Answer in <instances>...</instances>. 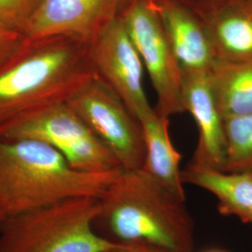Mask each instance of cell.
Returning a JSON list of instances; mask_svg holds the SVG:
<instances>
[{
  "label": "cell",
  "instance_id": "6da1fadb",
  "mask_svg": "<svg viewBox=\"0 0 252 252\" xmlns=\"http://www.w3.org/2000/svg\"><path fill=\"white\" fill-rule=\"evenodd\" d=\"M96 75L89 42L68 35L26 37L0 63V126L36 108L66 102Z\"/></svg>",
  "mask_w": 252,
  "mask_h": 252
},
{
  "label": "cell",
  "instance_id": "7a4b0ae2",
  "mask_svg": "<svg viewBox=\"0 0 252 252\" xmlns=\"http://www.w3.org/2000/svg\"><path fill=\"white\" fill-rule=\"evenodd\" d=\"M100 200V214L117 243L151 244L191 252L194 223L180 198L144 169L123 171Z\"/></svg>",
  "mask_w": 252,
  "mask_h": 252
},
{
  "label": "cell",
  "instance_id": "3957f363",
  "mask_svg": "<svg viewBox=\"0 0 252 252\" xmlns=\"http://www.w3.org/2000/svg\"><path fill=\"white\" fill-rule=\"evenodd\" d=\"M122 171H81L44 142L0 139V182L9 216L69 199L101 198Z\"/></svg>",
  "mask_w": 252,
  "mask_h": 252
},
{
  "label": "cell",
  "instance_id": "277c9868",
  "mask_svg": "<svg viewBox=\"0 0 252 252\" xmlns=\"http://www.w3.org/2000/svg\"><path fill=\"white\" fill-rule=\"evenodd\" d=\"M99 214V198L82 197L11 215L0 252H108L118 243L95 232Z\"/></svg>",
  "mask_w": 252,
  "mask_h": 252
},
{
  "label": "cell",
  "instance_id": "5b68a950",
  "mask_svg": "<svg viewBox=\"0 0 252 252\" xmlns=\"http://www.w3.org/2000/svg\"><path fill=\"white\" fill-rule=\"evenodd\" d=\"M0 139L44 142L81 171L107 173L123 169L114 153L67 102L36 108L0 126Z\"/></svg>",
  "mask_w": 252,
  "mask_h": 252
},
{
  "label": "cell",
  "instance_id": "8992f818",
  "mask_svg": "<svg viewBox=\"0 0 252 252\" xmlns=\"http://www.w3.org/2000/svg\"><path fill=\"white\" fill-rule=\"evenodd\" d=\"M120 17L149 74L163 117L185 112L183 72L166 36L154 0H126Z\"/></svg>",
  "mask_w": 252,
  "mask_h": 252
},
{
  "label": "cell",
  "instance_id": "52a82bcc",
  "mask_svg": "<svg viewBox=\"0 0 252 252\" xmlns=\"http://www.w3.org/2000/svg\"><path fill=\"white\" fill-rule=\"evenodd\" d=\"M66 102L114 153L124 170L143 167L146 148L140 121L98 75Z\"/></svg>",
  "mask_w": 252,
  "mask_h": 252
},
{
  "label": "cell",
  "instance_id": "ba28073f",
  "mask_svg": "<svg viewBox=\"0 0 252 252\" xmlns=\"http://www.w3.org/2000/svg\"><path fill=\"white\" fill-rule=\"evenodd\" d=\"M95 71L138 120L153 108L143 83L144 65L122 18L115 19L90 43Z\"/></svg>",
  "mask_w": 252,
  "mask_h": 252
},
{
  "label": "cell",
  "instance_id": "9c48e42d",
  "mask_svg": "<svg viewBox=\"0 0 252 252\" xmlns=\"http://www.w3.org/2000/svg\"><path fill=\"white\" fill-rule=\"evenodd\" d=\"M126 0H43L27 38L76 36L91 43L119 17Z\"/></svg>",
  "mask_w": 252,
  "mask_h": 252
},
{
  "label": "cell",
  "instance_id": "30bf717a",
  "mask_svg": "<svg viewBox=\"0 0 252 252\" xmlns=\"http://www.w3.org/2000/svg\"><path fill=\"white\" fill-rule=\"evenodd\" d=\"M182 98L185 111L198 128V143L190 162L223 170L226 159L224 119L218 106L207 73H183Z\"/></svg>",
  "mask_w": 252,
  "mask_h": 252
},
{
  "label": "cell",
  "instance_id": "8fae6325",
  "mask_svg": "<svg viewBox=\"0 0 252 252\" xmlns=\"http://www.w3.org/2000/svg\"><path fill=\"white\" fill-rule=\"evenodd\" d=\"M183 73L209 74L217 63L205 21L177 0H154Z\"/></svg>",
  "mask_w": 252,
  "mask_h": 252
},
{
  "label": "cell",
  "instance_id": "7c38bea8",
  "mask_svg": "<svg viewBox=\"0 0 252 252\" xmlns=\"http://www.w3.org/2000/svg\"><path fill=\"white\" fill-rule=\"evenodd\" d=\"M181 177L183 183L215 195L220 214L236 217L252 225V172H226L189 162L181 172Z\"/></svg>",
  "mask_w": 252,
  "mask_h": 252
},
{
  "label": "cell",
  "instance_id": "4fadbf2b",
  "mask_svg": "<svg viewBox=\"0 0 252 252\" xmlns=\"http://www.w3.org/2000/svg\"><path fill=\"white\" fill-rule=\"evenodd\" d=\"M220 62H252V3L240 0L203 17Z\"/></svg>",
  "mask_w": 252,
  "mask_h": 252
},
{
  "label": "cell",
  "instance_id": "5bb4252c",
  "mask_svg": "<svg viewBox=\"0 0 252 252\" xmlns=\"http://www.w3.org/2000/svg\"><path fill=\"white\" fill-rule=\"evenodd\" d=\"M144 135L146 157L142 169L153 176L180 198L185 200V190L180 170L181 154L172 143L168 118L163 117L153 108L141 118Z\"/></svg>",
  "mask_w": 252,
  "mask_h": 252
},
{
  "label": "cell",
  "instance_id": "9a60e30c",
  "mask_svg": "<svg viewBox=\"0 0 252 252\" xmlns=\"http://www.w3.org/2000/svg\"><path fill=\"white\" fill-rule=\"evenodd\" d=\"M209 80L223 119L252 113V62L217 61Z\"/></svg>",
  "mask_w": 252,
  "mask_h": 252
},
{
  "label": "cell",
  "instance_id": "2e32d148",
  "mask_svg": "<svg viewBox=\"0 0 252 252\" xmlns=\"http://www.w3.org/2000/svg\"><path fill=\"white\" fill-rule=\"evenodd\" d=\"M223 171L252 172V113L224 119Z\"/></svg>",
  "mask_w": 252,
  "mask_h": 252
},
{
  "label": "cell",
  "instance_id": "e0dca14e",
  "mask_svg": "<svg viewBox=\"0 0 252 252\" xmlns=\"http://www.w3.org/2000/svg\"><path fill=\"white\" fill-rule=\"evenodd\" d=\"M43 0H0V28L26 36Z\"/></svg>",
  "mask_w": 252,
  "mask_h": 252
},
{
  "label": "cell",
  "instance_id": "ac0fdd59",
  "mask_svg": "<svg viewBox=\"0 0 252 252\" xmlns=\"http://www.w3.org/2000/svg\"><path fill=\"white\" fill-rule=\"evenodd\" d=\"M193 12L198 14L201 18L208 14L231 5L240 0H177Z\"/></svg>",
  "mask_w": 252,
  "mask_h": 252
},
{
  "label": "cell",
  "instance_id": "d6986e66",
  "mask_svg": "<svg viewBox=\"0 0 252 252\" xmlns=\"http://www.w3.org/2000/svg\"><path fill=\"white\" fill-rule=\"evenodd\" d=\"M26 36L0 28V63L14 54L23 44Z\"/></svg>",
  "mask_w": 252,
  "mask_h": 252
},
{
  "label": "cell",
  "instance_id": "ffe728a7",
  "mask_svg": "<svg viewBox=\"0 0 252 252\" xmlns=\"http://www.w3.org/2000/svg\"><path fill=\"white\" fill-rule=\"evenodd\" d=\"M108 252H175L161 247L153 246L151 244L139 243H118L115 248Z\"/></svg>",
  "mask_w": 252,
  "mask_h": 252
},
{
  "label": "cell",
  "instance_id": "44dd1931",
  "mask_svg": "<svg viewBox=\"0 0 252 252\" xmlns=\"http://www.w3.org/2000/svg\"><path fill=\"white\" fill-rule=\"evenodd\" d=\"M9 205L7 202V198L4 192V189L2 188L1 182H0V227L4 223V221L9 218Z\"/></svg>",
  "mask_w": 252,
  "mask_h": 252
},
{
  "label": "cell",
  "instance_id": "7402d4cb",
  "mask_svg": "<svg viewBox=\"0 0 252 252\" xmlns=\"http://www.w3.org/2000/svg\"><path fill=\"white\" fill-rule=\"evenodd\" d=\"M219 252V251H215V252Z\"/></svg>",
  "mask_w": 252,
  "mask_h": 252
},
{
  "label": "cell",
  "instance_id": "603a6c76",
  "mask_svg": "<svg viewBox=\"0 0 252 252\" xmlns=\"http://www.w3.org/2000/svg\"><path fill=\"white\" fill-rule=\"evenodd\" d=\"M249 1H250V2H251V3H252V0H249Z\"/></svg>",
  "mask_w": 252,
  "mask_h": 252
}]
</instances>
